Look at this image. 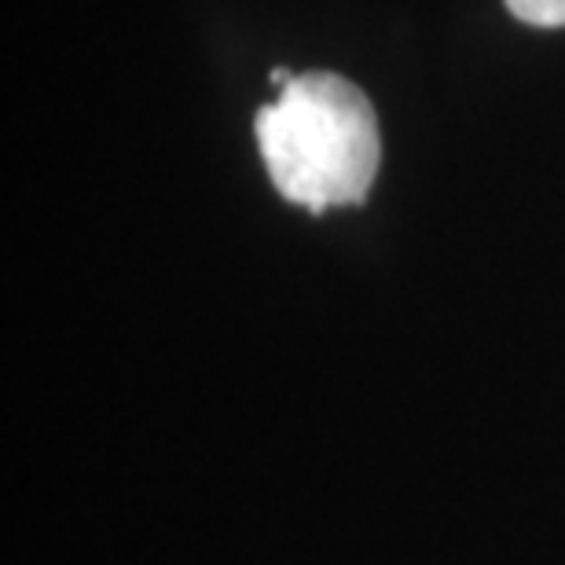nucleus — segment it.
Wrapping results in <instances>:
<instances>
[{"instance_id": "3", "label": "nucleus", "mask_w": 565, "mask_h": 565, "mask_svg": "<svg viewBox=\"0 0 565 565\" xmlns=\"http://www.w3.org/2000/svg\"><path fill=\"white\" fill-rule=\"evenodd\" d=\"M268 77H273V85H279V88H287L290 82H294V77H298V74H290L287 71V66H276V71L273 74H268Z\"/></svg>"}, {"instance_id": "2", "label": "nucleus", "mask_w": 565, "mask_h": 565, "mask_svg": "<svg viewBox=\"0 0 565 565\" xmlns=\"http://www.w3.org/2000/svg\"><path fill=\"white\" fill-rule=\"evenodd\" d=\"M503 4L529 26H565V0H503Z\"/></svg>"}, {"instance_id": "1", "label": "nucleus", "mask_w": 565, "mask_h": 565, "mask_svg": "<svg viewBox=\"0 0 565 565\" xmlns=\"http://www.w3.org/2000/svg\"><path fill=\"white\" fill-rule=\"evenodd\" d=\"M257 147L282 199L312 213L356 206L379 173L382 140L371 99L342 74H298L257 110Z\"/></svg>"}]
</instances>
